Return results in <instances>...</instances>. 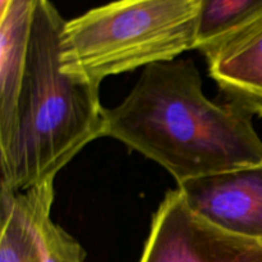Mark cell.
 Here are the masks:
<instances>
[{"instance_id":"cell-10","label":"cell","mask_w":262,"mask_h":262,"mask_svg":"<svg viewBox=\"0 0 262 262\" xmlns=\"http://www.w3.org/2000/svg\"><path fill=\"white\" fill-rule=\"evenodd\" d=\"M35 228L41 262H83L84 251L72 235L51 220L54 181L35 187Z\"/></svg>"},{"instance_id":"cell-6","label":"cell","mask_w":262,"mask_h":262,"mask_svg":"<svg viewBox=\"0 0 262 262\" xmlns=\"http://www.w3.org/2000/svg\"><path fill=\"white\" fill-rule=\"evenodd\" d=\"M206 59L228 102L251 117H262V14Z\"/></svg>"},{"instance_id":"cell-8","label":"cell","mask_w":262,"mask_h":262,"mask_svg":"<svg viewBox=\"0 0 262 262\" xmlns=\"http://www.w3.org/2000/svg\"><path fill=\"white\" fill-rule=\"evenodd\" d=\"M35 188L13 193L2 187L0 262H41L35 228Z\"/></svg>"},{"instance_id":"cell-1","label":"cell","mask_w":262,"mask_h":262,"mask_svg":"<svg viewBox=\"0 0 262 262\" xmlns=\"http://www.w3.org/2000/svg\"><path fill=\"white\" fill-rule=\"evenodd\" d=\"M104 137L120 141L171 174L177 184L262 164L252 117L205 96L191 59L145 68L127 97L105 109Z\"/></svg>"},{"instance_id":"cell-5","label":"cell","mask_w":262,"mask_h":262,"mask_svg":"<svg viewBox=\"0 0 262 262\" xmlns=\"http://www.w3.org/2000/svg\"><path fill=\"white\" fill-rule=\"evenodd\" d=\"M187 206L217 229L262 242V164L178 186Z\"/></svg>"},{"instance_id":"cell-9","label":"cell","mask_w":262,"mask_h":262,"mask_svg":"<svg viewBox=\"0 0 262 262\" xmlns=\"http://www.w3.org/2000/svg\"><path fill=\"white\" fill-rule=\"evenodd\" d=\"M262 14V0H202L196 48L204 56Z\"/></svg>"},{"instance_id":"cell-4","label":"cell","mask_w":262,"mask_h":262,"mask_svg":"<svg viewBox=\"0 0 262 262\" xmlns=\"http://www.w3.org/2000/svg\"><path fill=\"white\" fill-rule=\"evenodd\" d=\"M140 262H262V242L202 220L177 188L166 193L154 215Z\"/></svg>"},{"instance_id":"cell-3","label":"cell","mask_w":262,"mask_h":262,"mask_svg":"<svg viewBox=\"0 0 262 262\" xmlns=\"http://www.w3.org/2000/svg\"><path fill=\"white\" fill-rule=\"evenodd\" d=\"M202 0H125L64 23V73L99 87L106 77L194 50Z\"/></svg>"},{"instance_id":"cell-7","label":"cell","mask_w":262,"mask_h":262,"mask_svg":"<svg viewBox=\"0 0 262 262\" xmlns=\"http://www.w3.org/2000/svg\"><path fill=\"white\" fill-rule=\"evenodd\" d=\"M35 0L0 2V128L9 122L27 60Z\"/></svg>"},{"instance_id":"cell-2","label":"cell","mask_w":262,"mask_h":262,"mask_svg":"<svg viewBox=\"0 0 262 262\" xmlns=\"http://www.w3.org/2000/svg\"><path fill=\"white\" fill-rule=\"evenodd\" d=\"M64 23L51 3L35 0L17 101L0 128L2 187L13 193L54 181L84 146L104 137L100 89L61 69Z\"/></svg>"}]
</instances>
